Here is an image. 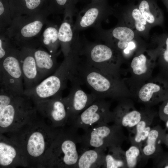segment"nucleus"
Wrapping results in <instances>:
<instances>
[{
    "mask_svg": "<svg viewBox=\"0 0 168 168\" xmlns=\"http://www.w3.org/2000/svg\"><path fill=\"white\" fill-rule=\"evenodd\" d=\"M168 9V0H162Z\"/></svg>",
    "mask_w": 168,
    "mask_h": 168,
    "instance_id": "nucleus-39",
    "label": "nucleus"
},
{
    "mask_svg": "<svg viewBox=\"0 0 168 168\" xmlns=\"http://www.w3.org/2000/svg\"><path fill=\"white\" fill-rule=\"evenodd\" d=\"M49 14L44 13L22 15L13 18L6 33L19 49H35L40 47V40Z\"/></svg>",
    "mask_w": 168,
    "mask_h": 168,
    "instance_id": "nucleus-6",
    "label": "nucleus"
},
{
    "mask_svg": "<svg viewBox=\"0 0 168 168\" xmlns=\"http://www.w3.org/2000/svg\"><path fill=\"white\" fill-rule=\"evenodd\" d=\"M70 81L72 86L69 93L63 98L68 115V124L96 100L91 93H87L83 90L76 80L72 78Z\"/></svg>",
    "mask_w": 168,
    "mask_h": 168,
    "instance_id": "nucleus-15",
    "label": "nucleus"
},
{
    "mask_svg": "<svg viewBox=\"0 0 168 168\" xmlns=\"http://www.w3.org/2000/svg\"><path fill=\"white\" fill-rule=\"evenodd\" d=\"M164 143L168 147V132L166 133V132L164 137Z\"/></svg>",
    "mask_w": 168,
    "mask_h": 168,
    "instance_id": "nucleus-37",
    "label": "nucleus"
},
{
    "mask_svg": "<svg viewBox=\"0 0 168 168\" xmlns=\"http://www.w3.org/2000/svg\"><path fill=\"white\" fill-rule=\"evenodd\" d=\"M40 117L49 125L55 128L68 124L69 118L62 94L35 104Z\"/></svg>",
    "mask_w": 168,
    "mask_h": 168,
    "instance_id": "nucleus-12",
    "label": "nucleus"
},
{
    "mask_svg": "<svg viewBox=\"0 0 168 168\" xmlns=\"http://www.w3.org/2000/svg\"><path fill=\"white\" fill-rule=\"evenodd\" d=\"M81 0H51L48 7L49 15L63 14L66 12L75 10V5Z\"/></svg>",
    "mask_w": 168,
    "mask_h": 168,
    "instance_id": "nucleus-28",
    "label": "nucleus"
},
{
    "mask_svg": "<svg viewBox=\"0 0 168 168\" xmlns=\"http://www.w3.org/2000/svg\"><path fill=\"white\" fill-rule=\"evenodd\" d=\"M113 9L107 1L91 2L78 14L74 24L75 31L79 32L101 25L102 21L111 14Z\"/></svg>",
    "mask_w": 168,
    "mask_h": 168,
    "instance_id": "nucleus-13",
    "label": "nucleus"
},
{
    "mask_svg": "<svg viewBox=\"0 0 168 168\" xmlns=\"http://www.w3.org/2000/svg\"><path fill=\"white\" fill-rule=\"evenodd\" d=\"M59 27L48 20L40 40V47L45 48L53 54L58 55L60 53L58 49L60 47L58 38Z\"/></svg>",
    "mask_w": 168,
    "mask_h": 168,
    "instance_id": "nucleus-24",
    "label": "nucleus"
},
{
    "mask_svg": "<svg viewBox=\"0 0 168 168\" xmlns=\"http://www.w3.org/2000/svg\"><path fill=\"white\" fill-rule=\"evenodd\" d=\"M43 2L42 0H9L12 19L22 15L49 14L42 6Z\"/></svg>",
    "mask_w": 168,
    "mask_h": 168,
    "instance_id": "nucleus-22",
    "label": "nucleus"
},
{
    "mask_svg": "<svg viewBox=\"0 0 168 168\" xmlns=\"http://www.w3.org/2000/svg\"><path fill=\"white\" fill-rule=\"evenodd\" d=\"M108 149V153L105 154L102 167L105 168H127L125 152L121 147H112Z\"/></svg>",
    "mask_w": 168,
    "mask_h": 168,
    "instance_id": "nucleus-26",
    "label": "nucleus"
},
{
    "mask_svg": "<svg viewBox=\"0 0 168 168\" xmlns=\"http://www.w3.org/2000/svg\"><path fill=\"white\" fill-rule=\"evenodd\" d=\"M159 115L160 119L164 122L168 119V98L163 101L160 106Z\"/></svg>",
    "mask_w": 168,
    "mask_h": 168,
    "instance_id": "nucleus-35",
    "label": "nucleus"
},
{
    "mask_svg": "<svg viewBox=\"0 0 168 168\" xmlns=\"http://www.w3.org/2000/svg\"><path fill=\"white\" fill-rule=\"evenodd\" d=\"M166 129L168 130V119L165 122Z\"/></svg>",
    "mask_w": 168,
    "mask_h": 168,
    "instance_id": "nucleus-40",
    "label": "nucleus"
},
{
    "mask_svg": "<svg viewBox=\"0 0 168 168\" xmlns=\"http://www.w3.org/2000/svg\"><path fill=\"white\" fill-rule=\"evenodd\" d=\"M157 53L163 72L168 77V34H163L157 38Z\"/></svg>",
    "mask_w": 168,
    "mask_h": 168,
    "instance_id": "nucleus-29",
    "label": "nucleus"
},
{
    "mask_svg": "<svg viewBox=\"0 0 168 168\" xmlns=\"http://www.w3.org/2000/svg\"><path fill=\"white\" fill-rule=\"evenodd\" d=\"M12 19L9 3L7 0L0 1V31H4L10 26Z\"/></svg>",
    "mask_w": 168,
    "mask_h": 168,
    "instance_id": "nucleus-31",
    "label": "nucleus"
},
{
    "mask_svg": "<svg viewBox=\"0 0 168 168\" xmlns=\"http://www.w3.org/2000/svg\"><path fill=\"white\" fill-rule=\"evenodd\" d=\"M80 59L79 54L70 53L64 58L56 71L34 87L24 90V95L35 104L62 94L68 81L73 78L76 66Z\"/></svg>",
    "mask_w": 168,
    "mask_h": 168,
    "instance_id": "nucleus-5",
    "label": "nucleus"
},
{
    "mask_svg": "<svg viewBox=\"0 0 168 168\" xmlns=\"http://www.w3.org/2000/svg\"><path fill=\"white\" fill-rule=\"evenodd\" d=\"M107 1V0H91V2H96Z\"/></svg>",
    "mask_w": 168,
    "mask_h": 168,
    "instance_id": "nucleus-38",
    "label": "nucleus"
},
{
    "mask_svg": "<svg viewBox=\"0 0 168 168\" xmlns=\"http://www.w3.org/2000/svg\"><path fill=\"white\" fill-rule=\"evenodd\" d=\"M156 163L158 168H168V152H164L156 161Z\"/></svg>",
    "mask_w": 168,
    "mask_h": 168,
    "instance_id": "nucleus-36",
    "label": "nucleus"
},
{
    "mask_svg": "<svg viewBox=\"0 0 168 168\" xmlns=\"http://www.w3.org/2000/svg\"><path fill=\"white\" fill-rule=\"evenodd\" d=\"M137 6L142 16L150 26L163 25V14L155 0H138Z\"/></svg>",
    "mask_w": 168,
    "mask_h": 168,
    "instance_id": "nucleus-23",
    "label": "nucleus"
},
{
    "mask_svg": "<svg viewBox=\"0 0 168 168\" xmlns=\"http://www.w3.org/2000/svg\"><path fill=\"white\" fill-rule=\"evenodd\" d=\"M141 155L140 149L132 145L125 152L127 168H133L137 166L138 161Z\"/></svg>",
    "mask_w": 168,
    "mask_h": 168,
    "instance_id": "nucleus-34",
    "label": "nucleus"
},
{
    "mask_svg": "<svg viewBox=\"0 0 168 168\" xmlns=\"http://www.w3.org/2000/svg\"><path fill=\"white\" fill-rule=\"evenodd\" d=\"M105 150L101 148L84 150L79 156L76 168H98L104 164Z\"/></svg>",
    "mask_w": 168,
    "mask_h": 168,
    "instance_id": "nucleus-25",
    "label": "nucleus"
},
{
    "mask_svg": "<svg viewBox=\"0 0 168 168\" xmlns=\"http://www.w3.org/2000/svg\"><path fill=\"white\" fill-rule=\"evenodd\" d=\"M113 77L80 58L76 66L73 78L81 85L86 86L96 100L107 98L121 100L124 93L123 85L117 78Z\"/></svg>",
    "mask_w": 168,
    "mask_h": 168,
    "instance_id": "nucleus-3",
    "label": "nucleus"
},
{
    "mask_svg": "<svg viewBox=\"0 0 168 168\" xmlns=\"http://www.w3.org/2000/svg\"><path fill=\"white\" fill-rule=\"evenodd\" d=\"M33 50L41 82L53 74L59 67L57 59L58 55L50 53L42 47Z\"/></svg>",
    "mask_w": 168,
    "mask_h": 168,
    "instance_id": "nucleus-19",
    "label": "nucleus"
},
{
    "mask_svg": "<svg viewBox=\"0 0 168 168\" xmlns=\"http://www.w3.org/2000/svg\"><path fill=\"white\" fill-rule=\"evenodd\" d=\"M80 56L86 62L103 72L117 77L122 60L119 53L105 43L90 42L81 40Z\"/></svg>",
    "mask_w": 168,
    "mask_h": 168,
    "instance_id": "nucleus-7",
    "label": "nucleus"
},
{
    "mask_svg": "<svg viewBox=\"0 0 168 168\" xmlns=\"http://www.w3.org/2000/svg\"><path fill=\"white\" fill-rule=\"evenodd\" d=\"M33 49L24 47L20 49L18 53L24 90L31 89L40 82Z\"/></svg>",
    "mask_w": 168,
    "mask_h": 168,
    "instance_id": "nucleus-17",
    "label": "nucleus"
},
{
    "mask_svg": "<svg viewBox=\"0 0 168 168\" xmlns=\"http://www.w3.org/2000/svg\"><path fill=\"white\" fill-rule=\"evenodd\" d=\"M62 128L51 127L38 114L18 129L3 133L20 148L28 167L41 168L46 152Z\"/></svg>",
    "mask_w": 168,
    "mask_h": 168,
    "instance_id": "nucleus-1",
    "label": "nucleus"
},
{
    "mask_svg": "<svg viewBox=\"0 0 168 168\" xmlns=\"http://www.w3.org/2000/svg\"><path fill=\"white\" fill-rule=\"evenodd\" d=\"M113 112L114 124L128 128H135L145 114L137 110H128L126 103L122 100Z\"/></svg>",
    "mask_w": 168,
    "mask_h": 168,
    "instance_id": "nucleus-21",
    "label": "nucleus"
},
{
    "mask_svg": "<svg viewBox=\"0 0 168 168\" xmlns=\"http://www.w3.org/2000/svg\"><path fill=\"white\" fill-rule=\"evenodd\" d=\"M147 56L143 53L134 57L131 63V67L133 72L137 75L145 73L147 70Z\"/></svg>",
    "mask_w": 168,
    "mask_h": 168,
    "instance_id": "nucleus-32",
    "label": "nucleus"
},
{
    "mask_svg": "<svg viewBox=\"0 0 168 168\" xmlns=\"http://www.w3.org/2000/svg\"><path fill=\"white\" fill-rule=\"evenodd\" d=\"M138 96L139 100L145 103L164 101L168 98V79H161L157 83H147L139 90Z\"/></svg>",
    "mask_w": 168,
    "mask_h": 168,
    "instance_id": "nucleus-20",
    "label": "nucleus"
},
{
    "mask_svg": "<svg viewBox=\"0 0 168 168\" xmlns=\"http://www.w3.org/2000/svg\"><path fill=\"white\" fill-rule=\"evenodd\" d=\"M42 0V1L44 2V0Z\"/></svg>",
    "mask_w": 168,
    "mask_h": 168,
    "instance_id": "nucleus-41",
    "label": "nucleus"
},
{
    "mask_svg": "<svg viewBox=\"0 0 168 168\" xmlns=\"http://www.w3.org/2000/svg\"><path fill=\"white\" fill-rule=\"evenodd\" d=\"M19 50L14 48L0 60V89L23 95L24 88L18 57Z\"/></svg>",
    "mask_w": 168,
    "mask_h": 168,
    "instance_id": "nucleus-9",
    "label": "nucleus"
},
{
    "mask_svg": "<svg viewBox=\"0 0 168 168\" xmlns=\"http://www.w3.org/2000/svg\"><path fill=\"white\" fill-rule=\"evenodd\" d=\"M166 133V129L159 126L152 128L143 148L141 149V157L147 159L154 158L156 161L161 155L164 152L161 144L164 143Z\"/></svg>",
    "mask_w": 168,
    "mask_h": 168,
    "instance_id": "nucleus-18",
    "label": "nucleus"
},
{
    "mask_svg": "<svg viewBox=\"0 0 168 168\" xmlns=\"http://www.w3.org/2000/svg\"><path fill=\"white\" fill-rule=\"evenodd\" d=\"M130 13L133 25L136 30L140 33L145 32L150 26L142 16L137 5H131Z\"/></svg>",
    "mask_w": 168,
    "mask_h": 168,
    "instance_id": "nucleus-30",
    "label": "nucleus"
},
{
    "mask_svg": "<svg viewBox=\"0 0 168 168\" xmlns=\"http://www.w3.org/2000/svg\"><path fill=\"white\" fill-rule=\"evenodd\" d=\"M94 28L97 37L116 50L122 57L135 47V33L128 27L119 25L105 30L100 25Z\"/></svg>",
    "mask_w": 168,
    "mask_h": 168,
    "instance_id": "nucleus-10",
    "label": "nucleus"
},
{
    "mask_svg": "<svg viewBox=\"0 0 168 168\" xmlns=\"http://www.w3.org/2000/svg\"><path fill=\"white\" fill-rule=\"evenodd\" d=\"M6 30L0 31V60L4 58L12 49L17 48L9 38Z\"/></svg>",
    "mask_w": 168,
    "mask_h": 168,
    "instance_id": "nucleus-33",
    "label": "nucleus"
},
{
    "mask_svg": "<svg viewBox=\"0 0 168 168\" xmlns=\"http://www.w3.org/2000/svg\"><path fill=\"white\" fill-rule=\"evenodd\" d=\"M70 126L62 128L44 156L42 167L76 168L79 156L77 144L81 136Z\"/></svg>",
    "mask_w": 168,
    "mask_h": 168,
    "instance_id": "nucleus-4",
    "label": "nucleus"
},
{
    "mask_svg": "<svg viewBox=\"0 0 168 168\" xmlns=\"http://www.w3.org/2000/svg\"><path fill=\"white\" fill-rule=\"evenodd\" d=\"M75 12L70 11L65 12L63 21L59 27L58 38L64 58L71 53H79L81 47L79 32L74 29L73 17Z\"/></svg>",
    "mask_w": 168,
    "mask_h": 168,
    "instance_id": "nucleus-14",
    "label": "nucleus"
},
{
    "mask_svg": "<svg viewBox=\"0 0 168 168\" xmlns=\"http://www.w3.org/2000/svg\"><path fill=\"white\" fill-rule=\"evenodd\" d=\"M153 116L144 114L140 121L135 127L136 133L132 141V145L138 147L141 150L142 144L145 141L152 129Z\"/></svg>",
    "mask_w": 168,
    "mask_h": 168,
    "instance_id": "nucleus-27",
    "label": "nucleus"
},
{
    "mask_svg": "<svg viewBox=\"0 0 168 168\" xmlns=\"http://www.w3.org/2000/svg\"><path fill=\"white\" fill-rule=\"evenodd\" d=\"M35 104L28 96L7 92L0 93V133L16 130L38 115Z\"/></svg>",
    "mask_w": 168,
    "mask_h": 168,
    "instance_id": "nucleus-2",
    "label": "nucleus"
},
{
    "mask_svg": "<svg viewBox=\"0 0 168 168\" xmlns=\"http://www.w3.org/2000/svg\"><path fill=\"white\" fill-rule=\"evenodd\" d=\"M110 102L105 99H97L68 125L85 131L100 123L113 122V112L110 110Z\"/></svg>",
    "mask_w": 168,
    "mask_h": 168,
    "instance_id": "nucleus-11",
    "label": "nucleus"
},
{
    "mask_svg": "<svg viewBox=\"0 0 168 168\" xmlns=\"http://www.w3.org/2000/svg\"><path fill=\"white\" fill-rule=\"evenodd\" d=\"M85 131L81 136L80 143L84 150L89 147L101 148L105 150L111 147H121L126 139L122 127L115 124L109 125L101 122Z\"/></svg>",
    "mask_w": 168,
    "mask_h": 168,
    "instance_id": "nucleus-8",
    "label": "nucleus"
},
{
    "mask_svg": "<svg viewBox=\"0 0 168 168\" xmlns=\"http://www.w3.org/2000/svg\"><path fill=\"white\" fill-rule=\"evenodd\" d=\"M0 134V168L28 167L19 147L8 137Z\"/></svg>",
    "mask_w": 168,
    "mask_h": 168,
    "instance_id": "nucleus-16",
    "label": "nucleus"
}]
</instances>
